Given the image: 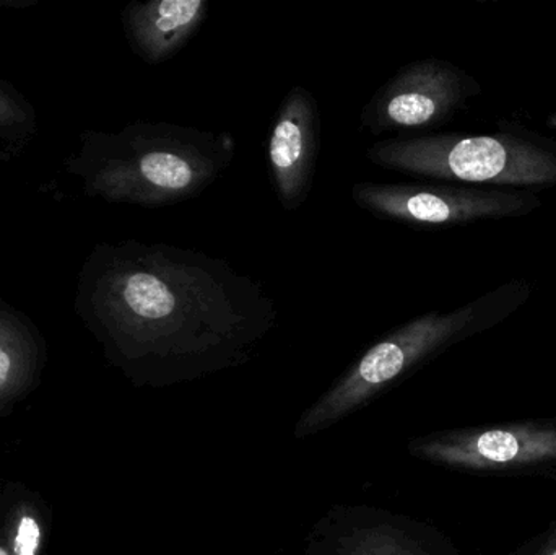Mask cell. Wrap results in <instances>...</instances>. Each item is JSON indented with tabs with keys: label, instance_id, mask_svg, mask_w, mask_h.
Listing matches in <instances>:
<instances>
[{
	"label": "cell",
	"instance_id": "obj_4",
	"mask_svg": "<svg viewBox=\"0 0 556 555\" xmlns=\"http://www.w3.org/2000/svg\"><path fill=\"white\" fill-rule=\"evenodd\" d=\"M366 156L381 168L443 181L556 186V143L518 134L386 139L369 147Z\"/></svg>",
	"mask_w": 556,
	"mask_h": 555
},
{
	"label": "cell",
	"instance_id": "obj_5",
	"mask_svg": "<svg viewBox=\"0 0 556 555\" xmlns=\"http://www.w3.org/2000/svg\"><path fill=\"white\" fill-rule=\"evenodd\" d=\"M352 199L375 217L415 227H453L483 218L519 217L541 207V199L531 192L399 182H356Z\"/></svg>",
	"mask_w": 556,
	"mask_h": 555
},
{
	"label": "cell",
	"instance_id": "obj_13",
	"mask_svg": "<svg viewBox=\"0 0 556 555\" xmlns=\"http://www.w3.org/2000/svg\"><path fill=\"white\" fill-rule=\"evenodd\" d=\"M41 544V527L33 515L23 514L16 525L13 554L36 555Z\"/></svg>",
	"mask_w": 556,
	"mask_h": 555
},
{
	"label": "cell",
	"instance_id": "obj_6",
	"mask_svg": "<svg viewBox=\"0 0 556 555\" xmlns=\"http://www.w3.org/2000/svg\"><path fill=\"white\" fill-rule=\"evenodd\" d=\"M479 84L463 68L440 59L405 64L378 88L362 111V126L372 136L389 130L431 129L446 123Z\"/></svg>",
	"mask_w": 556,
	"mask_h": 555
},
{
	"label": "cell",
	"instance_id": "obj_16",
	"mask_svg": "<svg viewBox=\"0 0 556 555\" xmlns=\"http://www.w3.org/2000/svg\"><path fill=\"white\" fill-rule=\"evenodd\" d=\"M0 555H9V553H7L5 550H2V547H0Z\"/></svg>",
	"mask_w": 556,
	"mask_h": 555
},
{
	"label": "cell",
	"instance_id": "obj_10",
	"mask_svg": "<svg viewBox=\"0 0 556 555\" xmlns=\"http://www.w3.org/2000/svg\"><path fill=\"white\" fill-rule=\"evenodd\" d=\"M45 361V341L28 315L0 299V404L31 387Z\"/></svg>",
	"mask_w": 556,
	"mask_h": 555
},
{
	"label": "cell",
	"instance_id": "obj_7",
	"mask_svg": "<svg viewBox=\"0 0 556 555\" xmlns=\"http://www.w3.org/2000/svg\"><path fill=\"white\" fill-rule=\"evenodd\" d=\"M412 453L451 468L509 469L556 462V424L515 422L418 440Z\"/></svg>",
	"mask_w": 556,
	"mask_h": 555
},
{
	"label": "cell",
	"instance_id": "obj_8",
	"mask_svg": "<svg viewBox=\"0 0 556 555\" xmlns=\"http://www.w3.org/2000/svg\"><path fill=\"white\" fill-rule=\"evenodd\" d=\"M319 149V106L309 90L296 85L278 108L267 147L274 189L285 211H298L306 202Z\"/></svg>",
	"mask_w": 556,
	"mask_h": 555
},
{
	"label": "cell",
	"instance_id": "obj_2",
	"mask_svg": "<svg viewBox=\"0 0 556 555\" xmlns=\"http://www.w3.org/2000/svg\"><path fill=\"white\" fill-rule=\"evenodd\" d=\"M64 162L85 195L113 204L165 207L199 198L233 162L228 130L137 121L119 130L87 129Z\"/></svg>",
	"mask_w": 556,
	"mask_h": 555
},
{
	"label": "cell",
	"instance_id": "obj_15",
	"mask_svg": "<svg viewBox=\"0 0 556 555\" xmlns=\"http://www.w3.org/2000/svg\"><path fill=\"white\" fill-rule=\"evenodd\" d=\"M15 155L16 153L13 152V150L2 149V147H0V168H2V166H5L7 163L12 162L13 156Z\"/></svg>",
	"mask_w": 556,
	"mask_h": 555
},
{
	"label": "cell",
	"instance_id": "obj_11",
	"mask_svg": "<svg viewBox=\"0 0 556 555\" xmlns=\"http://www.w3.org/2000/svg\"><path fill=\"white\" fill-rule=\"evenodd\" d=\"M337 555H434L407 530L392 525H371L350 531L337 546Z\"/></svg>",
	"mask_w": 556,
	"mask_h": 555
},
{
	"label": "cell",
	"instance_id": "obj_9",
	"mask_svg": "<svg viewBox=\"0 0 556 555\" xmlns=\"http://www.w3.org/2000/svg\"><path fill=\"white\" fill-rule=\"evenodd\" d=\"M207 0L130 2L121 12L127 45L146 64L175 58L207 20Z\"/></svg>",
	"mask_w": 556,
	"mask_h": 555
},
{
	"label": "cell",
	"instance_id": "obj_14",
	"mask_svg": "<svg viewBox=\"0 0 556 555\" xmlns=\"http://www.w3.org/2000/svg\"><path fill=\"white\" fill-rule=\"evenodd\" d=\"M509 555H556V524L552 525L541 537L534 538L521 550Z\"/></svg>",
	"mask_w": 556,
	"mask_h": 555
},
{
	"label": "cell",
	"instance_id": "obj_12",
	"mask_svg": "<svg viewBox=\"0 0 556 555\" xmlns=\"http://www.w3.org/2000/svg\"><path fill=\"white\" fill-rule=\"evenodd\" d=\"M38 114L28 98L0 77V142L18 153L38 136Z\"/></svg>",
	"mask_w": 556,
	"mask_h": 555
},
{
	"label": "cell",
	"instance_id": "obj_1",
	"mask_svg": "<svg viewBox=\"0 0 556 555\" xmlns=\"http://www.w3.org/2000/svg\"><path fill=\"white\" fill-rule=\"evenodd\" d=\"M74 308L116 364L168 378L238 364L278 319L263 283L227 261L137 240L88 253Z\"/></svg>",
	"mask_w": 556,
	"mask_h": 555
},
{
	"label": "cell",
	"instance_id": "obj_3",
	"mask_svg": "<svg viewBox=\"0 0 556 555\" xmlns=\"http://www.w3.org/2000/svg\"><path fill=\"white\" fill-rule=\"evenodd\" d=\"M531 295L526 282L506 283L454 312H431L405 323L369 348L298 424L307 436L342 419L389 384L450 345L508 318Z\"/></svg>",
	"mask_w": 556,
	"mask_h": 555
}]
</instances>
